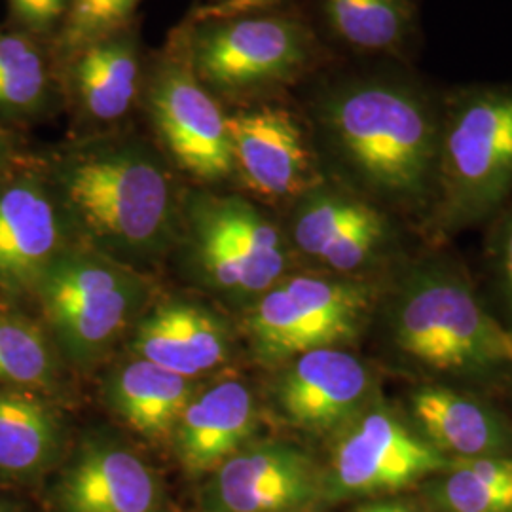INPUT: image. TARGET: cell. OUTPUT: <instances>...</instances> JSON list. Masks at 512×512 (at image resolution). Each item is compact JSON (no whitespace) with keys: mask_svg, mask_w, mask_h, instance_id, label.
<instances>
[{"mask_svg":"<svg viewBox=\"0 0 512 512\" xmlns=\"http://www.w3.org/2000/svg\"><path fill=\"white\" fill-rule=\"evenodd\" d=\"M139 0H73L69 35L74 42L105 38L110 29L129 18Z\"/></svg>","mask_w":512,"mask_h":512,"instance_id":"4316f807","label":"cell"},{"mask_svg":"<svg viewBox=\"0 0 512 512\" xmlns=\"http://www.w3.org/2000/svg\"><path fill=\"white\" fill-rule=\"evenodd\" d=\"M382 287L361 277L291 275L262 294L245 317L262 365L281 366L321 348H346L376 317Z\"/></svg>","mask_w":512,"mask_h":512,"instance_id":"8992f818","label":"cell"},{"mask_svg":"<svg viewBox=\"0 0 512 512\" xmlns=\"http://www.w3.org/2000/svg\"><path fill=\"white\" fill-rule=\"evenodd\" d=\"M16 16L33 29H46L61 16L65 0H10Z\"/></svg>","mask_w":512,"mask_h":512,"instance_id":"f1b7e54d","label":"cell"},{"mask_svg":"<svg viewBox=\"0 0 512 512\" xmlns=\"http://www.w3.org/2000/svg\"><path fill=\"white\" fill-rule=\"evenodd\" d=\"M291 241L302 255L332 274L357 277L391 260L397 230L389 213L376 203L317 184L298 198Z\"/></svg>","mask_w":512,"mask_h":512,"instance_id":"9c48e42d","label":"cell"},{"mask_svg":"<svg viewBox=\"0 0 512 512\" xmlns=\"http://www.w3.org/2000/svg\"><path fill=\"white\" fill-rule=\"evenodd\" d=\"M404 414L446 458H512L511 418L478 391L418 384Z\"/></svg>","mask_w":512,"mask_h":512,"instance_id":"2e32d148","label":"cell"},{"mask_svg":"<svg viewBox=\"0 0 512 512\" xmlns=\"http://www.w3.org/2000/svg\"><path fill=\"white\" fill-rule=\"evenodd\" d=\"M67 431L52 403L0 385V476L33 484L65 454Z\"/></svg>","mask_w":512,"mask_h":512,"instance_id":"44dd1931","label":"cell"},{"mask_svg":"<svg viewBox=\"0 0 512 512\" xmlns=\"http://www.w3.org/2000/svg\"><path fill=\"white\" fill-rule=\"evenodd\" d=\"M65 247L59 207L50 190L27 175L0 179V291H35Z\"/></svg>","mask_w":512,"mask_h":512,"instance_id":"e0dca14e","label":"cell"},{"mask_svg":"<svg viewBox=\"0 0 512 512\" xmlns=\"http://www.w3.org/2000/svg\"><path fill=\"white\" fill-rule=\"evenodd\" d=\"M425 484L440 512H512V458L454 459Z\"/></svg>","mask_w":512,"mask_h":512,"instance_id":"cb8c5ba5","label":"cell"},{"mask_svg":"<svg viewBox=\"0 0 512 512\" xmlns=\"http://www.w3.org/2000/svg\"><path fill=\"white\" fill-rule=\"evenodd\" d=\"M490 264L503 306V325L512 332V198L495 215L490 236Z\"/></svg>","mask_w":512,"mask_h":512,"instance_id":"83f0119b","label":"cell"},{"mask_svg":"<svg viewBox=\"0 0 512 512\" xmlns=\"http://www.w3.org/2000/svg\"><path fill=\"white\" fill-rule=\"evenodd\" d=\"M198 387L194 378L133 357L110 370L103 395L112 414L129 429L145 439L169 440Z\"/></svg>","mask_w":512,"mask_h":512,"instance_id":"ffe728a7","label":"cell"},{"mask_svg":"<svg viewBox=\"0 0 512 512\" xmlns=\"http://www.w3.org/2000/svg\"><path fill=\"white\" fill-rule=\"evenodd\" d=\"M152 116L171 156L203 181L234 173L236 160L226 116L198 76L171 67L152 90Z\"/></svg>","mask_w":512,"mask_h":512,"instance_id":"5bb4252c","label":"cell"},{"mask_svg":"<svg viewBox=\"0 0 512 512\" xmlns=\"http://www.w3.org/2000/svg\"><path fill=\"white\" fill-rule=\"evenodd\" d=\"M137 54L128 38H99L74 67L76 90L97 120H116L128 112L137 93Z\"/></svg>","mask_w":512,"mask_h":512,"instance_id":"603a6c76","label":"cell"},{"mask_svg":"<svg viewBox=\"0 0 512 512\" xmlns=\"http://www.w3.org/2000/svg\"><path fill=\"white\" fill-rule=\"evenodd\" d=\"M258 399L241 378H220L198 387L173 431V446L184 473L209 476L249 444L258 429Z\"/></svg>","mask_w":512,"mask_h":512,"instance_id":"ac0fdd59","label":"cell"},{"mask_svg":"<svg viewBox=\"0 0 512 512\" xmlns=\"http://www.w3.org/2000/svg\"><path fill=\"white\" fill-rule=\"evenodd\" d=\"M376 387L372 368L348 349H313L279 366L272 401L294 431L336 435L378 399Z\"/></svg>","mask_w":512,"mask_h":512,"instance_id":"8fae6325","label":"cell"},{"mask_svg":"<svg viewBox=\"0 0 512 512\" xmlns=\"http://www.w3.org/2000/svg\"><path fill=\"white\" fill-rule=\"evenodd\" d=\"M272 0H226L222 6L215 8L213 12L215 14H236V12H243V10H249V8H256V6H264Z\"/></svg>","mask_w":512,"mask_h":512,"instance_id":"4dcf8cb0","label":"cell"},{"mask_svg":"<svg viewBox=\"0 0 512 512\" xmlns=\"http://www.w3.org/2000/svg\"><path fill=\"white\" fill-rule=\"evenodd\" d=\"M334 33L365 52H395L414 25L410 0H325Z\"/></svg>","mask_w":512,"mask_h":512,"instance_id":"d4e9b609","label":"cell"},{"mask_svg":"<svg viewBox=\"0 0 512 512\" xmlns=\"http://www.w3.org/2000/svg\"><path fill=\"white\" fill-rule=\"evenodd\" d=\"M33 293L63 361L90 370L145 313L150 287L141 272L92 247H65Z\"/></svg>","mask_w":512,"mask_h":512,"instance_id":"5b68a950","label":"cell"},{"mask_svg":"<svg viewBox=\"0 0 512 512\" xmlns=\"http://www.w3.org/2000/svg\"><path fill=\"white\" fill-rule=\"evenodd\" d=\"M325 499L323 469L285 440L249 442L215 469L200 494L202 512H304Z\"/></svg>","mask_w":512,"mask_h":512,"instance_id":"30bf717a","label":"cell"},{"mask_svg":"<svg viewBox=\"0 0 512 512\" xmlns=\"http://www.w3.org/2000/svg\"><path fill=\"white\" fill-rule=\"evenodd\" d=\"M376 315L385 355L420 384L478 393L512 387V332L452 256L404 258L380 293Z\"/></svg>","mask_w":512,"mask_h":512,"instance_id":"6da1fadb","label":"cell"},{"mask_svg":"<svg viewBox=\"0 0 512 512\" xmlns=\"http://www.w3.org/2000/svg\"><path fill=\"white\" fill-rule=\"evenodd\" d=\"M353 512H416V509L403 499L380 497V499H372L365 505L357 507Z\"/></svg>","mask_w":512,"mask_h":512,"instance_id":"f546056e","label":"cell"},{"mask_svg":"<svg viewBox=\"0 0 512 512\" xmlns=\"http://www.w3.org/2000/svg\"><path fill=\"white\" fill-rule=\"evenodd\" d=\"M512 198V86H471L442 103L437 192L423 230L456 236Z\"/></svg>","mask_w":512,"mask_h":512,"instance_id":"277c9868","label":"cell"},{"mask_svg":"<svg viewBox=\"0 0 512 512\" xmlns=\"http://www.w3.org/2000/svg\"><path fill=\"white\" fill-rule=\"evenodd\" d=\"M0 512H18V509H16L12 503L0 499Z\"/></svg>","mask_w":512,"mask_h":512,"instance_id":"d6a6232c","label":"cell"},{"mask_svg":"<svg viewBox=\"0 0 512 512\" xmlns=\"http://www.w3.org/2000/svg\"><path fill=\"white\" fill-rule=\"evenodd\" d=\"M46 88V67L35 44L21 35H0V112L37 109Z\"/></svg>","mask_w":512,"mask_h":512,"instance_id":"484cf974","label":"cell"},{"mask_svg":"<svg viewBox=\"0 0 512 512\" xmlns=\"http://www.w3.org/2000/svg\"><path fill=\"white\" fill-rule=\"evenodd\" d=\"M181 226L188 274L230 304L253 306L289 270L287 239L243 198L198 196Z\"/></svg>","mask_w":512,"mask_h":512,"instance_id":"52a82bcc","label":"cell"},{"mask_svg":"<svg viewBox=\"0 0 512 512\" xmlns=\"http://www.w3.org/2000/svg\"><path fill=\"white\" fill-rule=\"evenodd\" d=\"M131 349L135 357L198 380L226 363L232 334L217 311L169 298L137 319Z\"/></svg>","mask_w":512,"mask_h":512,"instance_id":"d6986e66","label":"cell"},{"mask_svg":"<svg viewBox=\"0 0 512 512\" xmlns=\"http://www.w3.org/2000/svg\"><path fill=\"white\" fill-rule=\"evenodd\" d=\"M404 410L374 399L336 435L323 471L325 499H380L425 484L452 465Z\"/></svg>","mask_w":512,"mask_h":512,"instance_id":"ba28073f","label":"cell"},{"mask_svg":"<svg viewBox=\"0 0 512 512\" xmlns=\"http://www.w3.org/2000/svg\"><path fill=\"white\" fill-rule=\"evenodd\" d=\"M236 169L256 194L300 198L319 184L315 156L293 112L260 107L226 116Z\"/></svg>","mask_w":512,"mask_h":512,"instance_id":"9a60e30c","label":"cell"},{"mask_svg":"<svg viewBox=\"0 0 512 512\" xmlns=\"http://www.w3.org/2000/svg\"><path fill=\"white\" fill-rule=\"evenodd\" d=\"M57 512H171L162 476L128 442L92 433L54 486Z\"/></svg>","mask_w":512,"mask_h":512,"instance_id":"4fadbf2b","label":"cell"},{"mask_svg":"<svg viewBox=\"0 0 512 512\" xmlns=\"http://www.w3.org/2000/svg\"><path fill=\"white\" fill-rule=\"evenodd\" d=\"M323 126L365 200L425 224L437 192L442 105L412 80L370 78L330 95Z\"/></svg>","mask_w":512,"mask_h":512,"instance_id":"7a4b0ae2","label":"cell"},{"mask_svg":"<svg viewBox=\"0 0 512 512\" xmlns=\"http://www.w3.org/2000/svg\"><path fill=\"white\" fill-rule=\"evenodd\" d=\"M55 184L90 247L137 272L164 258L179 238L171 177L145 147L124 143L74 152L57 165Z\"/></svg>","mask_w":512,"mask_h":512,"instance_id":"3957f363","label":"cell"},{"mask_svg":"<svg viewBox=\"0 0 512 512\" xmlns=\"http://www.w3.org/2000/svg\"><path fill=\"white\" fill-rule=\"evenodd\" d=\"M14 156V147L12 141L8 137V133L4 129H0V175L4 173V169L12 162Z\"/></svg>","mask_w":512,"mask_h":512,"instance_id":"1f68e13d","label":"cell"},{"mask_svg":"<svg viewBox=\"0 0 512 512\" xmlns=\"http://www.w3.org/2000/svg\"><path fill=\"white\" fill-rule=\"evenodd\" d=\"M63 357L46 327L0 306V385L50 397L63 385Z\"/></svg>","mask_w":512,"mask_h":512,"instance_id":"7402d4cb","label":"cell"},{"mask_svg":"<svg viewBox=\"0 0 512 512\" xmlns=\"http://www.w3.org/2000/svg\"><path fill=\"white\" fill-rule=\"evenodd\" d=\"M310 59V40L291 19H234L207 29L194 46V67L220 92H249L293 78Z\"/></svg>","mask_w":512,"mask_h":512,"instance_id":"7c38bea8","label":"cell"}]
</instances>
